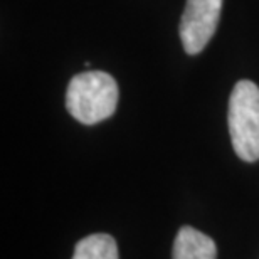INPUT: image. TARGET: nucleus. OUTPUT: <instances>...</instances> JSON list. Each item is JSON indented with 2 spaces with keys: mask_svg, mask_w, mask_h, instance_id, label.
<instances>
[{
  "mask_svg": "<svg viewBox=\"0 0 259 259\" xmlns=\"http://www.w3.org/2000/svg\"><path fill=\"white\" fill-rule=\"evenodd\" d=\"M227 125L232 148L247 163L259 160V88L242 79L236 82L229 98Z\"/></svg>",
  "mask_w": 259,
  "mask_h": 259,
  "instance_id": "2",
  "label": "nucleus"
},
{
  "mask_svg": "<svg viewBox=\"0 0 259 259\" xmlns=\"http://www.w3.org/2000/svg\"><path fill=\"white\" fill-rule=\"evenodd\" d=\"M118 84L105 71H86L71 79L66 91V108L82 125H96L116 111Z\"/></svg>",
  "mask_w": 259,
  "mask_h": 259,
  "instance_id": "1",
  "label": "nucleus"
},
{
  "mask_svg": "<svg viewBox=\"0 0 259 259\" xmlns=\"http://www.w3.org/2000/svg\"><path fill=\"white\" fill-rule=\"evenodd\" d=\"M222 0H187L180 19V39L185 53L195 56L209 44L219 25Z\"/></svg>",
  "mask_w": 259,
  "mask_h": 259,
  "instance_id": "3",
  "label": "nucleus"
},
{
  "mask_svg": "<svg viewBox=\"0 0 259 259\" xmlns=\"http://www.w3.org/2000/svg\"><path fill=\"white\" fill-rule=\"evenodd\" d=\"M72 259H118L116 241L110 234H91L77 242Z\"/></svg>",
  "mask_w": 259,
  "mask_h": 259,
  "instance_id": "5",
  "label": "nucleus"
},
{
  "mask_svg": "<svg viewBox=\"0 0 259 259\" xmlns=\"http://www.w3.org/2000/svg\"><path fill=\"white\" fill-rule=\"evenodd\" d=\"M172 259H217V246L204 232L184 226L174 241Z\"/></svg>",
  "mask_w": 259,
  "mask_h": 259,
  "instance_id": "4",
  "label": "nucleus"
}]
</instances>
